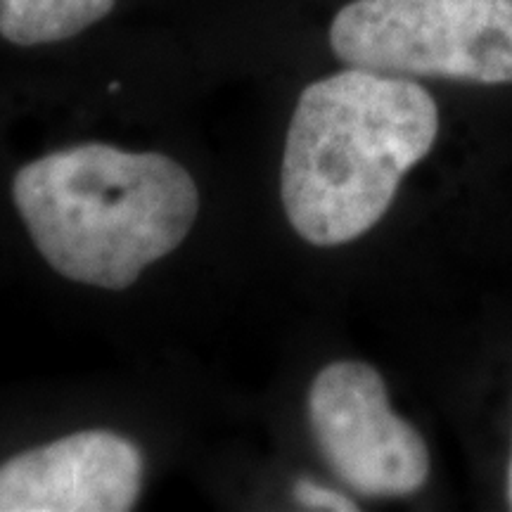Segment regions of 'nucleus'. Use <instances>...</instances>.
I'll list each match as a JSON object with an SVG mask.
<instances>
[{
  "instance_id": "1",
  "label": "nucleus",
  "mask_w": 512,
  "mask_h": 512,
  "mask_svg": "<svg viewBox=\"0 0 512 512\" xmlns=\"http://www.w3.org/2000/svg\"><path fill=\"white\" fill-rule=\"evenodd\" d=\"M437 133V102L408 76L349 67L313 81L294 107L280 171L292 228L316 247L361 238Z\"/></svg>"
},
{
  "instance_id": "2",
  "label": "nucleus",
  "mask_w": 512,
  "mask_h": 512,
  "mask_svg": "<svg viewBox=\"0 0 512 512\" xmlns=\"http://www.w3.org/2000/svg\"><path fill=\"white\" fill-rule=\"evenodd\" d=\"M12 197L57 273L114 292L174 252L200 214V190L176 159L102 143L22 166Z\"/></svg>"
},
{
  "instance_id": "3",
  "label": "nucleus",
  "mask_w": 512,
  "mask_h": 512,
  "mask_svg": "<svg viewBox=\"0 0 512 512\" xmlns=\"http://www.w3.org/2000/svg\"><path fill=\"white\" fill-rule=\"evenodd\" d=\"M330 46L370 72L512 83V0H354Z\"/></svg>"
},
{
  "instance_id": "4",
  "label": "nucleus",
  "mask_w": 512,
  "mask_h": 512,
  "mask_svg": "<svg viewBox=\"0 0 512 512\" xmlns=\"http://www.w3.org/2000/svg\"><path fill=\"white\" fill-rule=\"evenodd\" d=\"M309 420L320 456L356 494L403 498L430 477L425 439L392 411L387 384L368 363L337 361L320 370Z\"/></svg>"
},
{
  "instance_id": "5",
  "label": "nucleus",
  "mask_w": 512,
  "mask_h": 512,
  "mask_svg": "<svg viewBox=\"0 0 512 512\" xmlns=\"http://www.w3.org/2000/svg\"><path fill=\"white\" fill-rule=\"evenodd\" d=\"M143 486V456L114 432L86 430L0 465V512H126Z\"/></svg>"
},
{
  "instance_id": "6",
  "label": "nucleus",
  "mask_w": 512,
  "mask_h": 512,
  "mask_svg": "<svg viewBox=\"0 0 512 512\" xmlns=\"http://www.w3.org/2000/svg\"><path fill=\"white\" fill-rule=\"evenodd\" d=\"M114 8V0H0V36L15 46L74 38Z\"/></svg>"
},
{
  "instance_id": "7",
  "label": "nucleus",
  "mask_w": 512,
  "mask_h": 512,
  "mask_svg": "<svg viewBox=\"0 0 512 512\" xmlns=\"http://www.w3.org/2000/svg\"><path fill=\"white\" fill-rule=\"evenodd\" d=\"M294 498H297L299 505L309 510H335V512H356L358 505L347 498L339 491L325 489L316 482H309V479H302L294 486Z\"/></svg>"
},
{
  "instance_id": "8",
  "label": "nucleus",
  "mask_w": 512,
  "mask_h": 512,
  "mask_svg": "<svg viewBox=\"0 0 512 512\" xmlns=\"http://www.w3.org/2000/svg\"><path fill=\"white\" fill-rule=\"evenodd\" d=\"M508 505L512 510V456H510V467H508Z\"/></svg>"
}]
</instances>
